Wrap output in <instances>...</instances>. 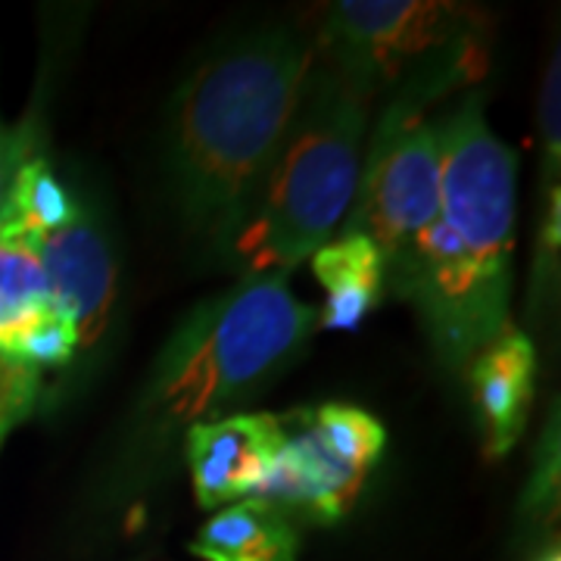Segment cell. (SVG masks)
Listing matches in <instances>:
<instances>
[{"instance_id":"cell-2","label":"cell","mask_w":561,"mask_h":561,"mask_svg":"<svg viewBox=\"0 0 561 561\" xmlns=\"http://www.w3.org/2000/svg\"><path fill=\"white\" fill-rule=\"evenodd\" d=\"M312 66V44L265 28L225 44L184 79L165 125V179L191 238L234 243Z\"/></svg>"},{"instance_id":"cell-6","label":"cell","mask_w":561,"mask_h":561,"mask_svg":"<svg viewBox=\"0 0 561 561\" xmlns=\"http://www.w3.org/2000/svg\"><path fill=\"white\" fill-rule=\"evenodd\" d=\"M474 7L437 0H343L331 3L316 41L343 69L359 76L375 98L415 66L486 44Z\"/></svg>"},{"instance_id":"cell-9","label":"cell","mask_w":561,"mask_h":561,"mask_svg":"<svg viewBox=\"0 0 561 561\" xmlns=\"http://www.w3.org/2000/svg\"><path fill=\"white\" fill-rule=\"evenodd\" d=\"M280 443L278 415L265 412L221 415L184 431L181 449L197 502L213 512L256 496L275 471Z\"/></svg>"},{"instance_id":"cell-7","label":"cell","mask_w":561,"mask_h":561,"mask_svg":"<svg viewBox=\"0 0 561 561\" xmlns=\"http://www.w3.org/2000/svg\"><path fill=\"white\" fill-rule=\"evenodd\" d=\"M368 135L341 231L368 238L387 262L440 213V138L437 122L390 101Z\"/></svg>"},{"instance_id":"cell-19","label":"cell","mask_w":561,"mask_h":561,"mask_svg":"<svg viewBox=\"0 0 561 561\" xmlns=\"http://www.w3.org/2000/svg\"><path fill=\"white\" fill-rule=\"evenodd\" d=\"M537 561H561L559 546H556V542H552V546H546L540 556H537Z\"/></svg>"},{"instance_id":"cell-3","label":"cell","mask_w":561,"mask_h":561,"mask_svg":"<svg viewBox=\"0 0 561 561\" xmlns=\"http://www.w3.org/2000/svg\"><path fill=\"white\" fill-rule=\"evenodd\" d=\"M371 110L375 91L312 44L300 106L225 253L241 278H287L334 238L356 194Z\"/></svg>"},{"instance_id":"cell-15","label":"cell","mask_w":561,"mask_h":561,"mask_svg":"<svg viewBox=\"0 0 561 561\" xmlns=\"http://www.w3.org/2000/svg\"><path fill=\"white\" fill-rule=\"evenodd\" d=\"M44 390V371L0 353V449L22 421L35 412Z\"/></svg>"},{"instance_id":"cell-17","label":"cell","mask_w":561,"mask_h":561,"mask_svg":"<svg viewBox=\"0 0 561 561\" xmlns=\"http://www.w3.org/2000/svg\"><path fill=\"white\" fill-rule=\"evenodd\" d=\"M35 150V138H32V128L22 125V128H10L7 122L0 119V209L7 201V191L13 184V175L20 169V162Z\"/></svg>"},{"instance_id":"cell-8","label":"cell","mask_w":561,"mask_h":561,"mask_svg":"<svg viewBox=\"0 0 561 561\" xmlns=\"http://www.w3.org/2000/svg\"><path fill=\"white\" fill-rule=\"evenodd\" d=\"M38 256L50 300L79 337V356L94 353L110 328L119 280L113 238L101 213L76 197L72 216L38 241Z\"/></svg>"},{"instance_id":"cell-4","label":"cell","mask_w":561,"mask_h":561,"mask_svg":"<svg viewBox=\"0 0 561 561\" xmlns=\"http://www.w3.org/2000/svg\"><path fill=\"white\" fill-rule=\"evenodd\" d=\"M312 328L316 309L294 297L287 278H241L197 306L162 346L140 397L135 437L153 449L221 419L275 381Z\"/></svg>"},{"instance_id":"cell-18","label":"cell","mask_w":561,"mask_h":561,"mask_svg":"<svg viewBox=\"0 0 561 561\" xmlns=\"http://www.w3.org/2000/svg\"><path fill=\"white\" fill-rule=\"evenodd\" d=\"M556 493H559V453L552 449V456H546V446H542L534 481H530V490L524 496V512L527 515H542L549 508V500L556 502Z\"/></svg>"},{"instance_id":"cell-16","label":"cell","mask_w":561,"mask_h":561,"mask_svg":"<svg viewBox=\"0 0 561 561\" xmlns=\"http://www.w3.org/2000/svg\"><path fill=\"white\" fill-rule=\"evenodd\" d=\"M559 57L546 66L540 88V140H542V191L552 194L559 191L561 169V128H559Z\"/></svg>"},{"instance_id":"cell-12","label":"cell","mask_w":561,"mask_h":561,"mask_svg":"<svg viewBox=\"0 0 561 561\" xmlns=\"http://www.w3.org/2000/svg\"><path fill=\"white\" fill-rule=\"evenodd\" d=\"M191 552L201 561H297L300 530L284 508L250 496L203 524Z\"/></svg>"},{"instance_id":"cell-5","label":"cell","mask_w":561,"mask_h":561,"mask_svg":"<svg viewBox=\"0 0 561 561\" xmlns=\"http://www.w3.org/2000/svg\"><path fill=\"white\" fill-rule=\"evenodd\" d=\"M278 421L284 443L256 500L278 505L294 522H343L381 459L383 424L353 402L294 409Z\"/></svg>"},{"instance_id":"cell-10","label":"cell","mask_w":561,"mask_h":561,"mask_svg":"<svg viewBox=\"0 0 561 561\" xmlns=\"http://www.w3.org/2000/svg\"><path fill=\"white\" fill-rule=\"evenodd\" d=\"M471 400L481 421L483 449L490 459H502L524 437L534 383H537V353L530 337L512 321L500 334L468 359Z\"/></svg>"},{"instance_id":"cell-14","label":"cell","mask_w":561,"mask_h":561,"mask_svg":"<svg viewBox=\"0 0 561 561\" xmlns=\"http://www.w3.org/2000/svg\"><path fill=\"white\" fill-rule=\"evenodd\" d=\"M72 206H76V191H69L54 175L50 162L44 160L38 150H32L20 162L0 213L20 221L25 231H32L41 241L44 234H50L72 216Z\"/></svg>"},{"instance_id":"cell-11","label":"cell","mask_w":561,"mask_h":561,"mask_svg":"<svg viewBox=\"0 0 561 561\" xmlns=\"http://www.w3.org/2000/svg\"><path fill=\"white\" fill-rule=\"evenodd\" d=\"M57 316L47 275L38 256V238L0 213V353L22 359L28 337Z\"/></svg>"},{"instance_id":"cell-1","label":"cell","mask_w":561,"mask_h":561,"mask_svg":"<svg viewBox=\"0 0 561 561\" xmlns=\"http://www.w3.org/2000/svg\"><path fill=\"white\" fill-rule=\"evenodd\" d=\"M440 213L383 262V290L412 302L437 359L461 371L508 324L518 234V157L486 125L483 98L437 122Z\"/></svg>"},{"instance_id":"cell-13","label":"cell","mask_w":561,"mask_h":561,"mask_svg":"<svg viewBox=\"0 0 561 561\" xmlns=\"http://www.w3.org/2000/svg\"><path fill=\"white\" fill-rule=\"evenodd\" d=\"M312 272L324 287L321 324L331 331H356L383 294L381 250L362 234L337 231L309 256Z\"/></svg>"}]
</instances>
